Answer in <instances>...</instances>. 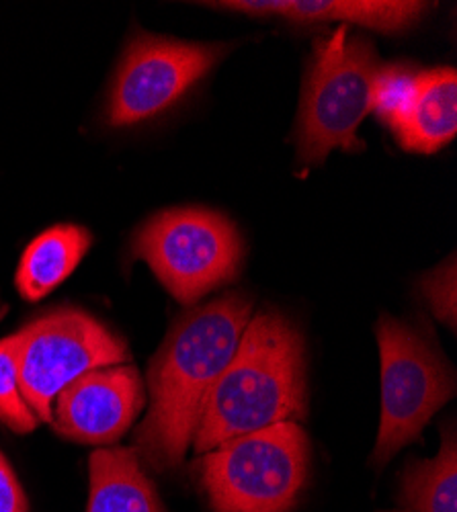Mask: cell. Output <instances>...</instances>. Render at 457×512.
Returning <instances> with one entry per match:
<instances>
[{"instance_id":"2e32d148","label":"cell","mask_w":457,"mask_h":512,"mask_svg":"<svg viewBox=\"0 0 457 512\" xmlns=\"http://www.w3.org/2000/svg\"><path fill=\"white\" fill-rule=\"evenodd\" d=\"M417 74L404 66H382L373 80L371 111H376L392 132L404 121L417 93Z\"/></svg>"},{"instance_id":"9a60e30c","label":"cell","mask_w":457,"mask_h":512,"mask_svg":"<svg viewBox=\"0 0 457 512\" xmlns=\"http://www.w3.org/2000/svg\"><path fill=\"white\" fill-rule=\"evenodd\" d=\"M19 332L0 340V422L11 431L27 435L37 429L39 418L27 406L19 388Z\"/></svg>"},{"instance_id":"7c38bea8","label":"cell","mask_w":457,"mask_h":512,"mask_svg":"<svg viewBox=\"0 0 457 512\" xmlns=\"http://www.w3.org/2000/svg\"><path fill=\"white\" fill-rule=\"evenodd\" d=\"M87 512H164L154 484L130 447L97 449L89 459Z\"/></svg>"},{"instance_id":"8fae6325","label":"cell","mask_w":457,"mask_h":512,"mask_svg":"<svg viewBox=\"0 0 457 512\" xmlns=\"http://www.w3.org/2000/svg\"><path fill=\"white\" fill-rule=\"evenodd\" d=\"M408 152L435 154L457 134V74L453 68L417 74V93L394 132Z\"/></svg>"},{"instance_id":"7a4b0ae2","label":"cell","mask_w":457,"mask_h":512,"mask_svg":"<svg viewBox=\"0 0 457 512\" xmlns=\"http://www.w3.org/2000/svg\"><path fill=\"white\" fill-rule=\"evenodd\" d=\"M308 412L306 349L300 330L263 310L246 324L238 349L205 400L191 447L197 455Z\"/></svg>"},{"instance_id":"30bf717a","label":"cell","mask_w":457,"mask_h":512,"mask_svg":"<svg viewBox=\"0 0 457 512\" xmlns=\"http://www.w3.org/2000/svg\"><path fill=\"white\" fill-rule=\"evenodd\" d=\"M210 5L246 15H277L300 23H355L384 33L414 27L435 7L412 0H224Z\"/></svg>"},{"instance_id":"e0dca14e","label":"cell","mask_w":457,"mask_h":512,"mask_svg":"<svg viewBox=\"0 0 457 512\" xmlns=\"http://www.w3.org/2000/svg\"><path fill=\"white\" fill-rule=\"evenodd\" d=\"M423 295L431 306L433 314L445 322L451 330H455L457 306H455V256L443 263L437 271L423 279Z\"/></svg>"},{"instance_id":"8992f818","label":"cell","mask_w":457,"mask_h":512,"mask_svg":"<svg viewBox=\"0 0 457 512\" xmlns=\"http://www.w3.org/2000/svg\"><path fill=\"white\" fill-rule=\"evenodd\" d=\"M134 254L189 306L238 275L244 244L234 224L220 213L179 207L158 213L140 228Z\"/></svg>"},{"instance_id":"5bb4252c","label":"cell","mask_w":457,"mask_h":512,"mask_svg":"<svg viewBox=\"0 0 457 512\" xmlns=\"http://www.w3.org/2000/svg\"><path fill=\"white\" fill-rule=\"evenodd\" d=\"M398 500L400 512H457V443L453 429H443L437 457L408 461Z\"/></svg>"},{"instance_id":"9c48e42d","label":"cell","mask_w":457,"mask_h":512,"mask_svg":"<svg viewBox=\"0 0 457 512\" xmlns=\"http://www.w3.org/2000/svg\"><path fill=\"white\" fill-rule=\"evenodd\" d=\"M144 406L142 377L132 363L80 375L56 396L54 429L76 443L105 445L130 431Z\"/></svg>"},{"instance_id":"ac0fdd59","label":"cell","mask_w":457,"mask_h":512,"mask_svg":"<svg viewBox=\"0 0 457 512\" xmlns=\"http://www.w3.org/2000/svg\"><path fill=\"white\" fill-rule=\"evenodd\" d=\"M0 512H29L23 486L3 453H0Z\"/></svg>"},{"instance_id":"4fadbf2b","label":"cell","mask_w":457,"mask_h":512,"mask_svg":"<svg viewBox=\"0 0 457 512\" xmlns=\"http://www.w3.org/2000/svg\"><path fill=\"white\" fill-rule=\"evenodd\" d=\"M93 242L87 228L60 224L41 232L25 248L15 285L27 302H37L62 285L85 259Z\"/></svg>"},{"instance_id":"277c9868","label":"cell","mask_w":457,"mask_h":512,"mask_svg":"<svg viewBox=\"0 0 457 512\" xmlns=\"http://www.w3.org/2000/svg\"><path fill=\"white\" fill-rule=\"evenodd\" d=\"M380 68L373 46L365 37H351L347 25L318 37L296 130L302 164H320L335 148H365L357 140V127L371 111V89Z\"/></svg>"},{"instance_id":"ba28073f","label":"cell","mask_w":457,"mask_h":512,"mask_svg":"<svg viewBox=\"0 0 457 512\" xmlns=\"http://www.w3.org/2000/svg\"><path fill=\"white\" fill-rule=\"evenodd\" d=\"M228 50V44L138 37L119 64L109 97V123L115 127L136 125L171 109Z\"/></svg>"},{"instance_id":"6da1fadb","label":"cell","mask_w":457,"mask_h":512,"mask_svg":"<svg viewBox=\"0 0 457 512\" xmlns=\"http://www.w3.org/2000/svg\"><path fill=\"white\" fill-rule=\"evenodd\" d=\"M251 318V297L226 293L175 322L148 367L150 408L134 449L142 463L156 472L183 463L205 400Z\"/></svg>"},{"instance_id":"52a82bcc","label":"cell","mask_w":457,"mask_h":512,"mask_svg":"<svg viewBox=\"0 0 457 512\" xmlns=\"http://www.w3.org/2000/svg\"><path fill=\"white\" fill-rule=\"evenodd\" d=\"M121 363H130L126 343L82 310L62 308L19 330V388L39 422H52L54 400L68 383Z\"/></svg>"},{"instance_id":"3957f363","label":"cell","mask_w":457,"mask_h":512,"mask_svg":"<svg viewBox=\"0 0 457 512\" xmlns=\"http://www.w3.org/2000/svg\"><path fill=\"white\" fill-rule=\"evenodd\" d=\"M195 465L214 512H292L308 484L310 441L300 422H277L218 445Z\"/></svg>"},{"instance_id":"5b68a950","label":"cell","mask_w":457,"mask_h":512,"mask_svg":"<svg viewBox=\"0 0 457 512\" xmlns=\"http://www.w3.org/2000/svg\"><path fill=\"white\" fill-rule=\"evenodd\" d=\"M382 412L371 465L384 469L406 445L419 441L429 420L455 394V375L427 336L390 316L378 322Z\"/></svg>"}]
</instances>
